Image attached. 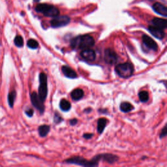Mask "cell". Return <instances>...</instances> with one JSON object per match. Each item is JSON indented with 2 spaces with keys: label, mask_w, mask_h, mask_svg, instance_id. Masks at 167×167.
Wrapping results in <instances>:
<instances>
[{
  "label": "cell",
  "mask_w": 167,
  "mask_h": 167,
  "mask_svg": "<svg viewBox=\"0 0 167 167\" xmlns=\"http://www.w3.org/2000/svg\"><path fill=\"white\" fill-rule=\"evenodd\" d=\"M94 45V39L89 35H80L74 38L71 43V47L74 49H90Z\"/></svg>",
  "instance_id": "cell-1"
},
{
  "label": "cell",
  "mask_w": 167,
  "mask_h": 167,
  "mask_svg": "<svg viewBox=\"0 0 167 167\" xmlns=\"http://www.w3.org/2000/svg\"><path fill=\"white\" fill-rule=\"evenodd\" d=\"M35 11L48 17H55L59 14L58 8L48 4H39L35 7Z\"/></svg>",
  "instance_id": "cell-2"
},
{
  "label": "cell",
  "mask_w": 167,
  "mask_h": 167,
  "mask_svg": "<svg viewBox=\"0 0 167 167\" xmlns=\"http://www.w3.org/2000/svg\"><path fill=\"white\" fill-rule=\"evenodd\" d=\"M116 73L121 78H127L132 76L134 71L133 65L131 63H124L116 67Z\"/></svg>",
  "instance_id": "cell-3"
},
{
  "label": "cell",
  "mask_w": 167,
  "mask_h": 167,
  "mask_svg": "<svg viewBox=\"0 0 167 167\" xmlns=\"http://www.w3.org/2000/svg\"><path fill=\"white\" fill-rule=\"evenodd\" d=\"M66 163L74 164L77 165L84 166H98V161L92 159L91 161H87L86 159L81 157H73L68 159L65 161Z\"/></svg>",
  "instance_id": "cell-4"
},
{
  "label": "cell",
  "mask_w": 167,
  "mask_h": 167,
  "mask_svg": "<svg viewBox=\"0 0 167 167\" xmlns=\"http://www.w3.org/2000/svg\"><path fill=\"white\" fill-rule=\"evenodd\" d=\"M39 96L43 101H45L47 97L48 87H47V77L46 75L41 73L39 75Z\"/></svg>",
  "instance_id": "cell-5"
},
{
  "label": "cell",
  "mask_w": 167,
  "mask_h": 167,
  "mask_svg": "<svg viewBox=\"0 0 167 167\" xmlns=\"http://www.w3.org/2000/svg\"><path fill=\"white\" fill-rule=\"evenodd\" d=\"M71 19L67 16H57L50 21L51 26L54 28L65 26L70 22Z\"/></svg>",
  "instance_id": "cell-6"
},
{
  "label": "cell",
  "mask_w": 167,
  "mask_h": 167,
  "mask_svg": "<svg viewBox=\"0 0 167 167\" xmlns=\"http://www.w3.org/2000/svg\"><path fill=\"white\" fill-rule=\"evenodd\" d=\"M31 101L32 105L39 111V112L41 114L44 112V111H45L44 101L41 100V99L36 92H33L31 94Z\"/></svg>",
  "instance_id": "cell-7"
},
{
  "label": "cell",
  "mask_w": 167,
  "mask_h": 167,
  "mask_svg": "<svg viewBox=\"0 0 167 167\" xmlns=\"http://www.w3.org/2000/svg\"><path fill=\"white\" fill-rule=\"evenodd\" d=\"M93 159L98 162L100 160H102L103 161L108 162V163L110 164H113L114 162L118 161L119 159V158L117 156H115V155L111 153H103L97 155V156H95Z\"/></svg>",
  "instance_id": "cell-8"
},
{
  "label": "cell",
  "mask_w": 167,
  "mask_h": 167,
  "mask_svg": "<svg viewBox=\"0 0 167 167\" xmlns=\"http://www.w3.org/2000/svg\"><path fill=\"white\" fill-rule=\"evenodd\" d=\"M118 56L117 54L111 49H106L104 53V59L108 64L113 65L118 61Z\"/></svg>",
  "instance_id": "cell-9"
},
{
  "label": "cell",
  "mask_w": 167,
  "mask_h": 167,
  "mask_svg": "<svg viewBox=\"0 0 167 167\" xmlns=\"http://www.w3.org/2000/svg\"><path fill=\"white\" fill-rule=\"evenodd\" d=\"M142 42L144 43V45L148 48V49L152 50L153 51L157 50L158 46L157 44L155 42L153 39H152L148 35H144L142 36Z\"/></svg>",
  "instance_id": "cell-10"
},
{
  "label": "cell",
  "mask_w": 167,
  "mask_h": 167,
  "mask_svg": "<svg viewBox=\"0 0 167 167\" xmlns=\"http://www.w3.org/2000/svg\"><path fill=\"white\" fill-rule=\"evenodd\" d=\"M82 58L87 61H93L95 60L96 54H95V51L90 49H84L80 53Z\"/></svg>",
  "instance_id": "cell-11"
},
{
  "label": "cell",
  "mask_w": 167,
  "mask_h": 167,
  "mask_svg": "<svg viewBox=\"0 0 167 167\" xmlns=\"http://www.w3.org/2000/svg\"><path fill=\"white\" fill-rule=\"evenodd\" d=\"M148 30L151 34L153 35L155 37H156L159 39H162L165 37V33L163 30L158 28V27L150 26L148 27Z\"/></svg>",
  "instance_id": "cell-12"
},
{
  "label": "cell",
  "mask_w": 167,
  "mask_h": 167,
  "mask_svg": "<svg viewBox=\"0 0 167 167\" xmlns=\"http://www.w3.org/2000/svg\"><path fill=\"white\" fill-rule=\"evenodd\" d=\"M61 71L63 74L67 78H76L78 75L75 71L67 65H63L61 67Z\"/></svg>",
  "instance_id": "cell-13"
},
{
  "label": "cell",
  "mask_w": 167,
  "mask_h": 167,
  "mask_svg": "<svg viewBox=\"0 0 167 167\" xmlns=\"http://www.w3.org/2000/svg\"><path fill=\"white\" fill-rule=\"evenodd\" d=\"M153 9L155 11V12H156L158 14L164 16V17H166L167 16L166 7L160 3H156L153 4Z\"/></svg>",
  "instance_id": "cell-14"
},
{
  "label": "cell",
  "mask_w": 167,
  "mask_h": 167,
  "mask_svg": "<svg viewBox=\"0 0 167 167\" xmlns=\"http://www.w3.org/2000/svg\"><path fill=\"white\" fill-rule=\"evenodd\" d=\"M152 24L155 27H158V28L161 30L165 29L167 26V22L166 20L160 18H154L152 20Z\"/></svg>",
  "instance_id": "cell-15"
},
{
  "label": "cell",
  "mask_w": 167,
  "mask_h": 167,
  "mask_svg": "<svg viewBox=\"0 0 167 167\" xmlns=\"http://www.w3.org/2000/svg\"><path fill=\"white\" fill-rule=\"evenodd\" d=\"M84 96V91L81 89H75L71 93V97L74 101H78Z\"/></svg>",
  "instance_id": "cell-16"
},
{
  "label": "cell",
  "mask_w": 167,
  "mask_h": 167,
  "mask_svg": "<svg viewBox=\"0 0 167 167\" xmlns=\"http://www.w3.org/2000/svg\"><path fill=\"white\" fill-rule=\"evenodd\" d=\"M107 124V120L106 118H99L97 121V131L99 133L101 134L104 131L106 125Z\"/></svg>",
  "instance_id": "cell-17"
},
{
  "label": "cell",
  "mask_w": 167,
  "mask_h": 167,
  "mask_svg": "<svg viewBox=\"0 0 167 167\" xmlns=\"http://www.w3.org/2000/svg\"><path fill=\"white\" fill-rule=\"evenodd\" d=\"M133 109H134L133 106L128 102H122L120 105V110L123 112H125V113L129 112Z\"/></svg>",
  "instance_id": "cell-18"
},
{
  "label": "cell",
  "mask_w": 167,
  "mask_h": 167,
  "mask_svg": "<svg viewBox=\"0 0 167 167\" xmlns=\"http://www.w3.org/2000/svg\"><path fill=\"white\" fill-rule=\"evenodd\" d=\"M50 129V127L49 125H41L38 129L39 135L42 137H46V135L49 134Z\"/></svg>",
  "instance_id": "cell-19"
},
{
  "label": "cell",
  "mask_w": 167,
  "mask_h": 167,
  "mask_svg": "<svg viewBox=\"0 0 167 167\" xmlns=\"http://www.w3.org/2000/svg\"><path fill=\"white\" fill-rule=\"evenodd\" d=\"M59 107H60L61 110L63 111H69L71 108V105L70 102L65 100V99H62L59 103Z\"/></svg>",
  "instance_id": "cell-20"
},
{
  "label": "cell",
  "mask_w": 167,
  "mask_h": 167,
  "mask_svg": "<svg viewBox=\"0 0 167 167\" xmlns=\"http://www.w3.org/2000/svg\"><path fill=\"white\" fill-rule=\"evenodd\" d=\"M140 101L142 102H146L149 100V94L146 91H142L138 94Z\"/></svg>",
  "instance_id": "cell-21"
},
{
  "label": "cell",
  "mask_w": 167,
  "mask_h": 167,
  "mask_svg": "<svg viewBox=\"0 0 167 167\" xmlns=\"http://www.w3.org/2000/svg\"><path fill=\"white\" fill-rule=\"evenodd\" d=\"M16 95H17V93H16V91L14 90L10 92L9 95H8V102H9V105L11 107H13Z\"/></svg>",
  "instance_id": "cell-22"
},
{
  "label": "cell",
  "mask_w": 167,
  "mask_h": 167,
  "mask_svg": "<svg viewBox=\"0 0 167 167\" xmlns=\"http://www.w3.org/2000/svg\"><path fill=\"white\" fill-rule=\"evenodd\" d=\"M27 45L30 48V49H36L39 46V43L37 41H35V39H30V40L27 41Z\"/></svg>",
  "instance_id": "cell-23"
},
{
  "label": "cell",
  "mask_w": 167,
  "mask_h": 167,
  "mask_svg": "<svg viewBox=\"0 0 167 167\" xmlns=\"http://www.w3.org/2000/svg\"><path fill=\"white\" fill-rule=\"evenodd\" d=\"M14 44L15 45L18 46V47H22L24 45V40L23 38L20 36V35H18L15 37L14 39Z\"/></svg>",
  "instance_id": "cell-24"
},
{
  "label": "cell",
  "mask_w": 167,
  "mask_h": 167,
  "mask_svg": "<svg viewBox=\"0 0 167 167\" xmlns=\"http://www.w3.org/2000/svg\"><path fill=\"white\" fill-rule=\"evenodd\" d=\"M62 120H63L62 118L60 116H59V114L55 113L54 116V122L55 124H59V123H60Z\"/></svg>",
  "instance_id": "cell-25"
},
{
  "label": "cell",
  "mask_w": 167,
  "mask_h": 167,
  "mask_svg": "<svg viewBox=\"0 0 167 167\" xmlns=\"http://www.w3.org/2000/svg\"><path fill=\"white\" fill-rule=\"evenodd\" d=\"M166 125H165L164 127H163V129H162L161 131V133L160 134V138H163L165 137H166Z\"/></svg>",
  "instance_id": "cell-26"
},
{
  "label": "cell",
  "mask_w": 167,
  "mask_h": 167,
  "mask_svg": "<svg viewBox=\"0 0 167 167\" xmlns=\"http://www.w3.org/2000/svg\"><path fill=\"white\" fill-rule=\"evenodd\" d=\"M33 110L31 109H27L26 111V114H27V116H28L29 117H31L33 116Z\"/></svg>",
  "instance_id": "cell-27"
},
{
  "label": "cell",
  "mask_w": 167,
  "mask_h": 167,
  "mask_svg": "<svg viewBox=\"0 0 167 167\" xmlns=\"http://www.w3.org/2000/svg\"><path fill=\"white\" fill-rule=\"evenodd\" d=\"M92 137H93V134L91 133H86V134H84L83 135V137L85 138L86 139H90Z\"/></svg>",
  "instance_id": "cell-28"
},
{
  "label": "cell",
  "mask_w": 167,
  "mask_h": 167,
  "mask_svg": "<svg viewBox=\"0 0 167 167\" xmlns=\"http://www.w3.org/2000/svg\"><path fill=\"white\" fill-rule=\"evenodd\" d=\"M77 122H78V121H77V119H74V120H71L70 121H69L70 124H71V125H76V124H77Z\"/></svg>",
  "instance_id": "cell-29"
},
{
  "label": "cell",
  "mask_w": 167,
  "mask_h": 167,
  "mask_svg": "<svg viewBox=\"0 0 167 167\" xmlns=\"http://www.w3.org/2000/svg\"><path fill=\"white\" fill-rule=\"evenodd\" d=\"M39 1H40V0H34V2H38Z\"/></svg>",
  "instance_id": "cell-30"
}]
</instances>
